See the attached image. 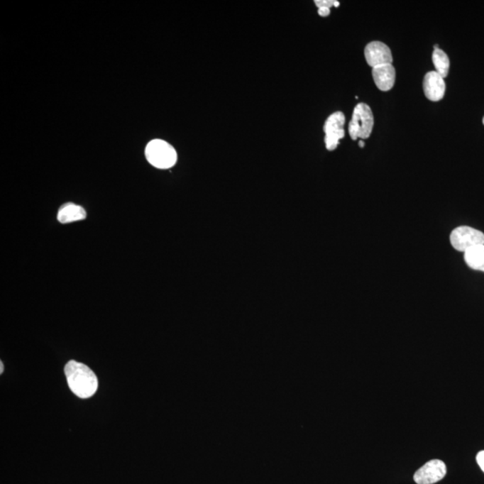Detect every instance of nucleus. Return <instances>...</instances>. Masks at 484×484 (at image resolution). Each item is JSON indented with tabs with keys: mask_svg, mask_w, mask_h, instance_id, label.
Returning <instances> with one entry per match:
<instances>
[{
	"mask_svg": "<svg viewBox=\"0 0 484 484\" xmlns=\"http://www.w3.org/2000/svg\"><path fill=\"white\" fill-rule=\"evenodd\" d=\"M463 259L470 268L484 272V245H480L465 252Z\"/></svg>",
	"mask_w": 484,
	"mask_h": 484,
	"instance_id": "obj_11",
	"label": "nucleus"
},
{
	"mask_svg": "<svg viewBox=\"0 0 484 484\" xmlns=\"http://www.w3.org/2000/svg\"><path fill=\"white\" fill-rule=\"evenodd\" d=\"M68 387L77 397L89 398L97 393L98 380L89 367L76 361H70L65 367Z\"/></svg>",
	"mask_w": 484,
	"mask_h": 484,
	"instance_id": "obj_1",
	"label": "nucleus"
},
{
	"mask_svg": "<svg viewBox=\"0 0 484 484\" xmlns=\"http://www.w3.org/2000/svg\"><path fill=\"white\" fill-rule=\"evenodd\" d=\"M3 371H4V364H3L1 361V363H0V374H2Z\"/></svg>",
	"mask_w": 484,
	"mask_h": 484,
	"instance_id": "obj_16",
	"label": "nucleus"
},
{
	"mask_svg": "<svg viewBox=\"0 0 484 484\" xmlns=\"http://www.w3.org/2000/svg\"><path fill=\"white\" fill-rule=\"evenodd\" d=\"M374 126L373 111L369 105L359 104L354 108L352 121L349 124V135L353 141L370 138Z\"/></svg>",
	"mask_w": 484,
	"mask_h": 484,
	"instance_id": "obj_3",
	"label": "nucleus"
},
{
	"mask_svg": "<svg viewBox=\"0 0 484 484\" xmlns=\"http://www.w3.org/2000/svg\"><path fill=\"white\" fill-rule=\"evenodd\" d=\"M432 62L434 64L436 72L441 75L443 78L448 76L451 62L444 51L441 49L434 50L432 54Z\"/></svg>",
	"mask_w": 484,
	"mask_h": 484,
	"instance_id": "obj_12",
	"label": "nucleus"
},
{
	"mask_svg": "<svg viewBox=\"0 0 484 484\" xmlns=\"http://www.w3.org/2000/svg\"><path fill=\"white\" fill-rule=\"evenodd\" d=\"M476 461L478 463L480 469L484 472V451L478 453V455L476 456Z\"/></svg>",
	"mask_w": 484,
	"mask_h": 484,
	"instance_id": "obj_14",
	"label": "nucleus"
},
{
	"mask_svg": "<svg viewBox=\"0 0 484 484\" xmlns=\"http://www.w3.org/2000/svg\"><path fill=\"white\" fill-rule=\"evenodd\" d=\"M451 243L456 251L465 252L484 245V233L475 228L460 226L451 233Z\"/></svg>",
	"mask_w": 484,
	"mask_h": 484,
	"instance_id": "obj_4",
	"label": "nucleus"
},
{
	"mask_svg": "<svg viewBox=\"0 0 484 484\" xmlns=\"http://www.w3.org/2000/svg\"><path fill=\"white\" fill-rule=\"evenodd\" d=\"M446 468L444 462L434 459L426 463L417 473L414 479L418 484H434L444 478Z\"/></svg>",
	"mask_w": 484,
	"mask_h": 484,
	"instance_id": "obj_6",
	"label": "nucleus"
},
{
	"mask_svg": "<svg viewBox=\"0 0 484 484\" xmlns=\"http://www.w3.org/2000/svg\"><path fill=\"white\" fill-rule=\"evenodd\" d=\"M359 145H360L361 148H363L364 146H365V143H364V141H359Z\"/></svg>",
	"mask_w": 484,
	"mask_h": 484,
	"instance_id": "obj_17",
	"label": "nucleus"
},
{
	"mask_svg": "<svg viewBox=\"0 0 484 484\" xmlns=\"http://www.w3.org/2000/svg\"><path fill=\"white\" fill-rule=\"evenodd\" d=\"M319 15L322 17H326L330 15V9L320 8L319 9Z\"/></svg>",
	"mask_w": 484,
	"mask_h": 484,
	"instance_id": "obj_15",
	"label": "nucleus"
},
{
	"mask_svg": "<svg viewBox=\"0 0 484 484\" xmlns=\"http://www.w3.org/2000/svg\"><path fill=\"white\" fill-rule=\"evenodd\" d=\"M145 155L150 165L163 170L172 168L178 160L175 148L162 139H153L150 141L146 145Z\"/></svg>",
	"mask_w": 484,
	"mask_h": 484,
	"instance_id": "obj_2",
	"label": "nucleus"
},
{
	"mask_svg": "<svg viewBox=\"0 0 484 484\" xmlns=\"http://www.w3.org/2000/svg\"><path fill=\"white\" fill-rule=\"evenodd\" d=\"M364 56H365L368 65L373 68L393 62V56H392L390 47L381 42H373L368 44L364 50Z\"/></svg>",
	"mask_w": 484,
	"mask_h": 484,
	"instance_id": "obj_7",
	"label": "nucleus"
},
{
	"mask_svg": "<svg viewBox=\"0 0 484 484\" xmlns=\"http://www.w3.org/2000/svg\"><path fill=\"white\" fill-rule=\"evenodd\" d=\"M483 125H484V117H483Z\"/></svg>",
	"mask_w": 484,
	"mask_h": 484,
	"instance_id": "obj_18",
	"label": "nucleus"
},
{
	"mask_svg": "<svg viewBox=\"0 0 484 484\" xmlns=\"http://www.w3.org/2000/svg\"><path fill=\"white\" fill-rule=\"evenodd\" d=\"M57 218L61 224H70L84 220L87 218V212L83 207L74 203H66L60 207Z\"/></svg>",
	"mask_w": 484,
	"mask_h": 484,
	"instance_id": "obj_10",
	"label": "nucleus"
},
{
	"mask_svg": "<svg viewBox=\"0 0 484 484\" xmlns=\"http://www.w3.org/2000/svg\"><path fill=\"white\" fill-rule=\"evenodd\" d=\"M344 124H346V116L341 111L334 112L326 119L324 124L325 132V144L329 151H334L339 146L341 139L344 138Z\"/></svg>",
	"mask_w": 484,
	"mask_h": 484,
	"instance_id": "obj_5",
	"label": "nucleus"
},
{
	"mask_svg": "<svg viewBox=\"0 0 484 484\" xmlns=\"http://www.w3.org/2000/svg\"><path fill=\"white\" fill-rule=\"evenodd\" d=\"M424 92L425 97L431 101L442 100L446 93L444 78L436 71H431L425 75L424 79Z\"/></svg>",
	"mask_w": 484,
	"mask_h": 484,
	"instance_id": "obj_8",
	"label": "nucleus"
},
{
	"mask_svg": "<svg viewBox=\"0 0 484 484\" xmlns=\"http://www.w3.org/2000/svg\"><path fill=\"white\" fill-rule=\"evenodd\" d=\"M335 0H315V4L320 8H329L331 9L332 6H335Z\"/></svg>",
	"mask_w": 484,
	"mask_h": 484,
	"instance_id": "obj_13",
	"label": "nucleus"
},
{
	"mask_svg": "<svg viewBox=\"0 0 484 484\" xmlns=\"http://www.w3.org/2000/svg\"><path fill=\"white\" fill-rule=\"evenodd\" d=\"M373 77L380 91L387 92L393 88L395 82V70L392 64L373 68Z\"/></svg>",
	"mask_w": 484,
	"mask_h": 484,
	"instance_id": "obj_9",
	"label": "nucleus"
}]
</instances>
